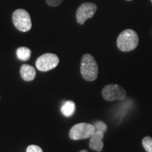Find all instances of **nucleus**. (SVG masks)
<instances>
[{
	"mask_svg": "<svg viewBox=\"0 0 152 152\" xmlns=\"http://www.w3.org/2000/svg\"><path fill=\"white\" fill-rule=\"evenodd\" d=\"M104 137V132L101 130H96L90 137L89 146L91 149L100 152L104 147L102 140Z\"/></svg>",
	"mask_w": 152,
	"mask_h": 152,
	"instance_id": "6e6552de",
	"label": "nucleus"
},
{
	"mask_svg": "<svg viewBox=\"0 0 152 152\" xmlns=\"http://www.w3.org/2000/svg\"><path fill=\"white\" fill-rule=\"evenodd\" d=\"M126 91L123 87L118 85H107L102 90V96L106 101L123 100L126 97Z\"/></svg>",
	"mask_w": 152,
	"mask_h": 152,
	"instance_id": "423d86ee",
	"label": "nucleus"
},
{
	"mask_svg": "<svg viewBox=\"0 0 152 152\" xmlns=\"http://www.w3.org/2000/svg\"><path fill=\"white\" fill-rule=\"evenodd\" d=\"M20 76L26 81H32L36 76L35 69L28 64H23L20 69Z\"/></svg>",
	"mask_w": 152,
	"mask_h": 152,
	"instance_id": "1a4fd4ad",
	"label": "nucleus"
},
{
	"mask_svg": "<svg viewBox=\"0 0 152 152\" xmlns=\"http://www.w3.org/2000/svg\"><path fill=\"white\" fill-rule=\"evenodd\" d=\"M80 73L87 81H94L97 78L99 68L94 56L90 54L83 55L81 60Z\"/></svg>",
	"mask_w": 152,
	"mask_h": 152,
	"instance_id": "f257e3e1",
	"label": "nucleus"
},
{
	"mask_svg": "<svg viewBox=\"0 0 152 152\" xmlns=\"http://www.w3.org/2000/svg\"><path fill=\"white\" fill-rule=\"evenodd\" d=\"M80 152H88L87 151V150H82V151H80Z\"/></svg>",
	"mask_w": 152,
	"mask_h": 152,
	"instance_id": "dca6fc26",
	"label": "nucleus"
},
{
	"mask_svg": "<svg viewBox=\"0 0 152 152\" xmlns=\"http://www.w3.org/2000/svg\"><path fill=\"white\" fill-rule=\"evenodd\" d=\"M126 1H132V0H126Z\"/></svg>",
	"mask_w": 152,
	"mask_h": 152,
	"instance_id": "f3484780",
	"label": "nucleus"
},
{
	"mask_svg": "<svg viewBox=\"0 0 152 152\" xmlns=\"http://www.w3.org/2000/svg\"><path fill=\"white\" fill-rule=\"evenodd\" d=\"M26 152H43V151L39 146L30 145L26 149Z\"/></svg>",
	"mask_w": 152,
	"mask_h": 152,
	"instance_id": "4468645a",
	"label": "nucleus"
},
{
	"mask_svg": "<svg viewBox=\"0 0 152 152\" xmlns=\"http://www.w3.org/2000/svg\"><path fill=\"white\" fill-rule=\"evenodd\" d=\"M75 111V104L73 101H68L61 106V111L66 117H71Z\"/></svg>",
	"mask_w": 152,
	"mask_h": 152,
	"instance_id": "9d476101",
	"label": "nucleus"
},
{
	"mask_svg": "<svg viewBox=\"0 0 152 152\" xmlns=\"http://www.w3.org/2000/svg\"><path fill=\"white\" fill-rule=\"evenodd\" d=\"M95 130H101L103 131V132H105L107 129V127H106V125L105 123L102 122V121H98V122H96L94 124Z\"/></svg>",
	"mask_w": 152,
	"mask_h": 152,
	"instance_id": "ddd939ff",
	"label": "nucleus"
},
{
	"mask_svg": "<svg viewBox=\"0 0 152 152\" xmlns=\"http://www.w3.org/2000/svg\"><path fill=\"white\" fill-rule=\"evenodd\" d=\"M64 0H46L47 4L52 7H56L63 2Z\"/></svg>",
	"mask_w": 152,
	"mask_h": 152,
	"instance_id": "2eb2a0df",
	"label": "nucleus"
},
{
	"mask_svg": "<svg viewBox=\"0 0 152 152\" xmlns=\"http://www.w3.org/2000/svg\"><path fill=\"white\" fill-rule=\"evenodd\" d=\"M58 63L59 58L57 55L52 53H47L37 58L35 64L39 71L46 72L56 68Z\"/></svg>",
	"mask_w": 152,
	"mask_h": 152,
	"instance_id": "39448f33",
	"label": "nucleus"
},
{
	"mask_svg": "<svg viewBox=\"0 0 152 152\" xmlns=\"http://www.w3.org/2000/svg\"><path fill=\"white\" fill-rule=\"evenodd\" d=\"M142 145L147 152H152V138L149 136L145 137L142 140Z\"/></svg>",
	"mask_w": 152,
	"mask_h": 152,
	"instance_id": "f8f14e48",
	"label": "nucleus"
},
{
	"mask_svg": "<svg viewBox=\"0 0 152 152\" xmlns=\"http://www.w3.org/2000/svg\"><path fill=\"white\" fill-rule=\"evenodd\" d=\"M16 56L18 59L26 61L30 59L31 56V50L26 47H19L16 50Z\"/></svg>",
	"mask_w": 152,
	"mask_h": 152,
	"instance_id": "9b49d317",
	"label": "nucleus"
},
{
	"mask_svg": "<svg viewBox=\"0 0 152 152\" xmlns=\"http://www.w3.org/2000/svg\"><path fill=\"white\" fill-rule=\"evenodd\" d=\"M12 20L17 29L21 32H28L32 28V21L29 13L24 9H17L12 15Z\"/></svg>",
	"mask_w": 152,
	"mask_h": 152,
	"instance_id": "20e7f679",
	"label": "nucleus"
},
{
	"mask_svg": "<svg viewBox=\"0 0 152 152\" xmlns=\"http://www.w3.org/2000/svg\"><path fill=\"white\" fill-rule=\"evenodd\" d=\"M96 5L90 2H85L82 4L76 11V20L79 24L83 25L85 20L94 16L96 13Z\"/></svg>",
	"mask_w": 152,
	"mask_h": 152,
	"instance_id": "0eeeda50",
	"label": "nucleus"
},
{
	"mask_svg": "<svg viewBox=\"0 0 152 152\" xmlns=\"http://www.w3.org/2000/svg\"><path fill=\"white\" fill-rule=\"evenodd\" d=\"M95 131L94 125L87 123H77L72 127L69 137L73 140H80L90 138Z\"/></svg>",
	"mask_w": 152,
	"mask_h": 152,
	"instance_id": "7ed1b4c3",
	"label": "nucleus"
},
{
	"mask_svg": "<svg viewBox=\"0 0 152 152\" xmlns=\"http://www.w3.org/2000/svg\"><path fill=\"white\" fill-rule=\"evenodd\" d=\"M151 3H152V0H151Z\"/></svg>",
	"mask_w": 152,
	"mask_h": 152,
	"instance_id": "a211bd4d",
	"label": "nucleus"
},
{
	"mask_svg": "<svg viewBox=\"0 0 152 152\" xmlns=\"http://www.w3.org/2000/svg\"><path fill=\"white\" fill-rule=\"evenodd\" d=\"M139 44L138 35L134 30L127 29L120 34L117 39V46L122 52H130L137 48Z\"/></svg>",
	"mask_w": 152,
	"mask_h": 152,
	"instance_id": "f03ea898",
	"label": "nucleus"
}]
</instances>
